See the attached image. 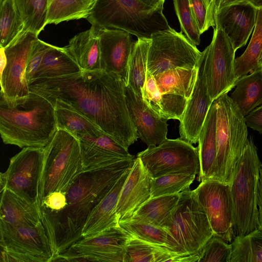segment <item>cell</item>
I'll return each instance as SVG.
<instances>
[{
  "label": "cell",
  "mask_w": 262,
  "mask_h": 262,
  "mask_svg": "<svg viewBox=\"0 0 262 262\" xmlns=\"http://www.w3.org/2000/svg\"><path fill=\"white\" fill-rule=\"evenodd\" d=\"M1 249L31 258L34 262H50V242L41 221L36 225H13L0 221Z\"/></svg>",
  "instance_id": "16"
},
{
  "label": "cell",
  "mask_w": 262,
  "mask_h": 262,
  "mask_svg": "<svg viewBox=\"0 0 262 262\" xmlns=\"http://www.w3.org/2000/svg\"><path fill=\"white\" fill-rule=\"evenodd\" d=\"M80 71L79 66L63 47L60 48L50 44L34 80L62 77L75 74Z\"/></svg>",
  "instance_id": "30"
},
{
  "label": "cell",
  "mask_w": 262,
  "mask_h": 262,
  "mask_svg": "<svg viewBox=\"0 0 262 262\" xmlns=\"http://www.w3.org/2000/svg\"><path fill=\"white\" fill-rule=\"evenodd\" d=\"M80 146L83 170L108 165L134 156L128 149L103 132L97 135L78 137Z\"/></svg>",
  "instance_id": "22"
},
{
  "label": "cell",
  "mask_w": 262,
  "mask_h": 262,
  "mask_svg": "<svg viewBox=\"0 0 262 262\" xmlns=\"http://www.w3.org/2000/svg\"><path fill=\"white\" fill-rule=\"evenodd\" d=\"M125 262H172L179 253L129 234L125 243Z\"/></svg>",
  "instance_id": "32"
},
{
  "label": "cell",
  "mask_w": 262,
  "mask_h": 262,
  "mask_svg": "<svg viewBox=\"0 0 262 262\" xmlns=\"http://www.w3.org/2000/svg\"><path fill=\"white\" fill-rule=\"evenodd\" d=\"M127 106L138 137L148 146L158 145L167 139L168 120L161 117L128 86L125 88Z\"/></svg>",
  "instance_id": "19"
},
{
  "label": "cell",
  "mask_w": 262,
  "mask_h": 262,
  "mask_svg": "<svg viewBox=\"0 0 262 262\" xmlns=\"http://www.w3.org/2000/svg\"><path fill=\"white\" fill-rule=\"evenodd\" d=\"M259 229L262 231V165L260 170L259 186L258 196Z\"/></svg>",
  "instance_id": "46"
},
{
  "label": "cell",
  "mask_w": 262,
  "mask_h": 262,
  "mask_svg": "<svg viewBox=\"0 0 262 262\" xmlns=\"http://www.w3.org/2000/svg\"><path fill=\"white\" fill-rule=\"evenodd\" d=\"M230 262H262V231L257 229L231 242Z\"/></svg>",
  "instance_id": "37"
},
{
  "label": "cell",
  "mask_w": 262,
  "mask_h": 262,
  "mask_svg": "<svg viewBox=\"0 0 262 262\" xmlns=\"http://www.w3.org/2000/svg\"><path fill=\"white\" fill-rule=\"evenodd\" d=\"M195 175L189 172H173L151 178L150 198L181 193L189 188Z\"/></svg>",
  "instance_id": "40"
},
{
  "label": "cell",
  "mask_w": 262,
  "mask_h": 262,
  "mask_svg": "<svg viewBox=\"0 0 262 262\" xmlns=\"http://www.w3.org/2000/svg\"><path fill=\"white\" fill-rule=\"evenodd\" d=\"M216 108L212 103L199 135L198 146L200 173L199 181L213 180L217 156L216 141Z\"/></svg>",
  "instance_id": "26"
},
{
  "label": "cell",
  "mask_w": 262,
  "mask_h": 262,
  "mask_svg": "<svg viewBox=\"0 0 262 262\" xmlns=\"http://www.w3.org/2000/svg\"><path fill=\"white\" fill-rule=\"evenodd\" d=\"M262 58V52H261V56H260V59Z\"/></svg>",
  "instance_id": "52"
},
{
  "label": "cell",
  "mask_w": 262,
  "mask_h": 262,
  "mask_svg": "<svg viewBox=\"0 0 262 262\" xmlns=\"http://www.w3.org/2000/svg\"><path fill=\"white\" fill-rule=\"evenodd\" d=\"M262 52V9L257 10L254 32L244 53L235 59V73L237 79L259 68Z\"/></svg>",
  "instance_id": "35"
},
{
  "label": "cell",
  "mask_w": 262,
  "mask_h": 262,
  "mask_svg": "<svg viewBox=\"0 0 262 262\" xmlns=\"http://www.w3.org/2000/svg\"><path fill=\"white\" fill-rule=\"evenodd\" d=\"M0 221L13 225H36L41 221L38 202H31L9 189L1 192Z\"/></svg>",
  "instance_id": "27"
},
{
  "label": "cell",
  "mask_w": 262,
  "mask_h": 262,
  "mask_svg": "<svg viewBox=\"0 0 262 262\" xmlns=\"http://www.w3.org/2000/svg\"><path fill=\"white\" fill-rule=\"evenodd\" d=\"M192 191L204 210L213 234L231 242L234 234L230 185L209 180L201 182Z\"/></svg>",
  "instance_id": "14"
},
{
  "label": "cell",
  "mask_w": 262,
  "mask_h": 262,
  "mask_svg": "<svg viewBox=\"0 0 262 262\" xmlns=\"http://www.w3.org/2000/svg\"><path fill=\"white\" fill-rule=\"evenodd\" d=\"M152 178L173 172L200 173L198 148L181 138L166 139L137 154Z\"/></svg>",
  "instance_id": "10"
},
{
  "label": "cell",
  "mask_w": 262,
  "mask_h": 262,
  "mask_svg": "<svg viewBox=\"0 0 262 262\" xmlns=\"http://www.w3.org/2000/svg\"><path fill=\"white\" fill-rule=\"evenodd\" d=\"M232 251L231 244L213 235L201 249L198 262H230Z\"/></svg>",
  "instance_id": "41"
},
{
  "label": "cell",
  "mask_w": 262,
  "mask_h": 262,
  "mask_svg": "<svg viewBox=\"0 0 262 262\" xmlns=\"http://www.w3.org/2000/svg\"><path fill=\"white\" fill-rule=\"evenodd\" d=\"M119 224L131 235L173 251L168 234L165 229L133 217L121 221Z\"/></svg>",
  "instance_id": "38"
},
{
  "label": "cell",
  "mask_w": 262,
  "mask_h": 262,
  "mask_svg": "<svg viewBox=\"0 0 262 262\" xmlns=\"http://www.w3.org/2000/svg\"><path fill=\"white\" fill-rule=\"evenodd\" d=\"M245 0H213L214 12L223 8L242 3Z\"/></svg>",
  "instance_id": "47"
},
{
  "label": "cell",
  "mask_w": 262,
  "mask_h": 262,
  "mask_svg": "<svg viewBox=\"0 0 262 262\" xmlns=\"http://www.w3.org/2000/svg\"><path fill=\"white\" fill-rule=\"evenodd\" d=\"M129 234L120 225L106 229L95 235L82 238L51 261H68L76 256L89 261L125 262V243Z\"/></svg>",
  "instance_id": "15"
},
{
  "label": "cell",
  "mask_w": 262,
  "mask_h": 262,
  "mask_svg": "<svg viewBox=\"0 0 262 262\" xmlns=\"http://www.w3.org/2000/svg\"><path fill=\"white\" fill-rule=\"evenodd\" d=\"M97 0H48L47 25L86 18Z\"/></svg>",
  "instance_id": "34"
},
{
  "label": "cell",
  "mask_w": 262,
  "mask_h": 262,
  "mask_svg": "<svg viewBox=\"0 0 262 262\" xmlns=\"http://www.w3.org/2000/svg\"><path fill=\"white\" fill-rule=\"evenodd\" d=\"M24 25V32L38 35L47 25L48 0H13Z\"/></svg>",
  "instance_id": "36"
},
{
  "label": "cell",
  "mask_w": 262,
  "mask_h": 262,
  "mask_svg": "<svg viewBox=\"0 0 262 262\" xmlns=\"http://www.w3.org/2000/svg\"><path fill=\"white\" fill-rule=\"evenodd\" d=\"M198 71V65L194 68H178L154 76L146 75L144 93L178 95L189 99Z\"/></svg>",
  "instance_id": "23"
},
{
  "label": "cell",
  "mask_w": 262,
  "mask_h": 262,
  "mask_svg": "<svg viewBox=\"0 0 262 262\" xmlns=\"http://www.w3.org/2000/svg\"><path fill=\"white\" fill-rule=\"evenodd\" d=\"M49 45L38 38L35 42L28 58L26 70V79L29 84L34 79L44 54Z\"/></svg>",
  "instance_id": "44"
},
{
  "label": "cell",
  "mask_w": 262,
  "mask_h": 262,
  "mask_svg": "<svg viewBox=\"0 0 262 262\" xmlns=\"http://www.w3.org/2000/svg\"><path fill=\"white\" fill-rule=\"evenodd\" d=\"M38 38L35 33L25 31L6 48H1L4 64L1 69L0 92L8 100L25 98L30 93L26 70L29 56Z\"/></svg>",
  "instance_id": "12"
},
{
  "label": "cell",
  "mask_w": 262,
  "mask_h": 262,
  "mask_svg": "<svg viewBox=\"0 0 262 262\" xmlns=\"http://www.w3.org/2000/svg\"><path fill=\"white\" fill-rule=\"evenodd\" d=\"M81 71L101 70L99 27H91L80 32L63 47Z\"/></svg>",
  "instance_id": "25"
},
{
  "label": "cell",
  "mask_w": 262,
  "mask_h": 262,
  "mask_svg": "<svg viewBox=\"0 0 262 262\" xmlns=\"http://www.w3.org/2000/svg\"><path fill=\"white\" fill-rule=\"evenodd\" d=\"M163 9L140 0H97L86 19L93 26L122 30L138 38H151L154 33L170 28Z\"/></svg>",
  "instance_id": "5"
},
{
  "label": "cell",
  "mask_w": 262,
  "mask_h": 262,
  "mask_svg": "<svg viewBox=\"0 0 262 262\" xmlns=\"http://www.w3.org/2000/svg\"><path fill=\"white\" fill-rule=\"evenodd\" d=\"M217 156L213 180L230 184L248 139L245 116L227 93L214 100Z\"/></svg>",
  "instance_id": "6"
},
{
  "label": "cell",
  "mask_w": 262,
  "mask_h": 262,
  "mask_svg": "<svg viewBox=\"0 0 262 262\" xmlns=\"http://www.w3.org/2000/svg\"><path fill=\"white\" fill-rule=\"evenodd\" d=\"M165 229L173 251L179 254L199 255L214 235L204 210L189 188L181 192L171 221Z\"/></svg>",
  "instance_id": "8"
},
{
  "label": "cell",
  "mask_w": 262,
  "mask_h": 262,
  "mask_svg": "<svg viewBox=\"0 0 262 262\" xmlns=\"http://www.w3.org/2000/svg\"><path fill=\"white\" fill-rule=\"evenodd\" d=\"M83 171L78 138L66 130L57 129L44 147L38 204L49 194L63 191Z\"/></svg>",
  "instance_id": "7"
},
{
  "label": "cell",
  "mask_w": 262,
  "mask_h": 262,
  "mask_svg": "<svg viewBox=\"0 0 262 262\" xmlns=\"http://www.w3.org/2000/svg\"><path fill=\"white\" fill-rule=\"evenodd\" d=\"M135 159L133 156L84 170L63 191L55 192L52 209L41 215L51 244L52 259L82 238V229L91 212L132 167Z\"/></svg>",
  "instance_id": "2"
},
{
  "label": "cell",
  "mask_w": 262,
  "mask_h": 262,
  "mask_svg": "<svg viewBox=\"0 0 262 262\" xmlns=\"http://www.w3.org/2000/svg\"><path fill=\"white\" fill-rule=\"evenodd\" d=\"M29 86L51 102L60 100L71 106L127 149L138 138L128 113L126 84L117 73L102 69L80 71L35 79Z\"/></svg>",
  "instance_id": "1"
},
{
  "label": "cell",
  "mask_w": 262,
  "mask_h": 262,
  "mask_svg": "<svg viewBox=\"0 0 262 262\" xmlns=\"http://www.w3.org/2000/svg\"><path fill=\"white\" fill-rule=\"evenodd\" d=\"M230 97L244 116L262 104V68L237 79Z\"/></svg>",
  "instance_id": "28"
},
{
  "label": "cell",
  "mask_w": 262,
  "mask_h": 262,
  "mask_svg": "<svg viewBox=\"0 0 262 262\" xmlns=\"http://www.w3.org/2000/svg\"><path fill=\"white\" fill-rule=\"evenodd\" d=\"M180 195L181 193H179L150 198L136 211L132 217L165 229L171 221Z\"/></svg>",
  "instance_id": "29"
},
{
  "label": "cell",
  "mask_w": 262,
  "mask_h": 262,
  "mask_svg": "<svg viewBox=\"0 0 262 262\" xmlns=\"http://www.w3.org/2000/svg\"><path fill=\"white\" fill-rule=\"evenodd\" d=\"M131 168L122 175L93 209L82 229V238L90 237L106 229L119 226L116 212L117 205L121 189Z\"/></svg>",
  "instance_id": "24"
},
{
  "label": "cell",
  "mask_w": 262,
  "mask_h": 262,
  "mask_svg": "<svg viewBox=\"0 0 262 262\" xmlns=\"http://www.w3.org/2000/svg\"><path fill=\"white\" fill-rule=\"evenodd\" d=\"M204 50L206 85L210 98L214 101L235 86V51L230 39L217 25L210 44Z\"/></svg>",
  "instance_id": "11"
},
{
  "label": "cell",
  "mask_w": 262,
  "mask_h": 262,
  "mask_svg": "<svg viewBox=\"0 0 262 262\" xmlns=\"http://www.w3.org/2000/svg\"><path fill=\"white\" fill-rule=\"evenodd\" d=\"M174 9L179 19L181 32L193 45H199L200 35L193 16L189 0H173Z\"/></svg>",
  "instance_id": "42"
},
{
  "label": "cell",
  "mask_w": 262,
  "mask_h": 262,
  "mask_svg": "<svg viewBox=\"0 0 262 262\" xmlns=\"http://www.w3.org/2000/svg\"><path fill=\"white\" fill-rule=\"evenodd\" d=\"M258 66L259 68H262V58L258 61Z\"/></svg>",
  "instance_id": "50"
},
{
  "label": "cell",
  "mask_w": 262,
  "mask_h": 262,
  "mask_svg": "<svg viewBox=\"0 0 262 262\" xmlns=\"http://www.w3.org/2000/svg\"><path fill=\"white\" fill-rule=\"evenodd\" d=\"M24 32V25L13 0L0 5V46L5 48Z\"/></svg>",
  "instance_id": "39"
},
{
  "label": "cell",
  "mask_w": 262,
  "mask_h": 262,
  "mask_svg": "<svg viewBox=\"0 0 262 262\" xmlns=\"http://www.w3.org/2000/svg\"><path fill=\"white\" fill-rule=\"evenodd\" d=\"M5 0H0V5H1Z\"/></svg>",
  "instance_id": "51"
},
{
  "label": "cell",
  "mask_w": 262,
  "mask_h": 262,
  "mask_svg": "<svg viewBox=\"0 0 262 262\" xmlns=\"http://www.w3.org/2000/svg\"><path fill=\"white\" fill-rule=\"evenodd\" d=\"M151 38H140L135 42L128 62V82L139 97L143 98L146 80L148 54Z\"/></svg>",
  "instance_id": "33"
},
{
  "label": "cell",
  "mask_w": 262,
  "mask_h": 262,
  "mask_svg": "<svg viewBox=\"0 0 262 262\" xmlns=\"http://www.w3.org/2000/svg\"><path fill=\"white\" fill-rule=\"evenodd\" d=\"M262 164L251 136L248 138L230 183L234 237L258 229V196Z\"/></svg>",
  "instance_id": "4"
},
{
  "label": "cell",
  "mask_w": 262,
  "mask_h": 262,
  "mask_svg": "<svg viewBox=\"0 0 262 262\" xmlns=\"http://www.w3.org/2000/svg\"><path fill=\"white\" fill-rule=\"evenodd\" d=\"M257 9H262V0H245Z\"/></svg>",
  "instance_id": "49"
},
{
  "label": "cell",
  "mask_w": 262,
  "mask_h": 262,
  "mask_svg": "<svg viewBox=\"0 0 262 262\" xmlns=\"http://www.w3.org/2000/svg\"><path fill=\"white\" fill-rule=\"evenodd\" d=\"M54 106L57 129L66 130L76 137L81 135H97L102 132L83 115L64 102L55 100Z\"/></svg>",
  "instance_id": "31"
},
{
  "label": "cell",
  "mask_w": 262,
  "mask_h": 262,
  "mask_svg": "<svg viewBox=\"0 0 262 262\" xmlns=\"http://www.w3.org/2000/svg\"><path fill=\"white\" fill-rule=\"evenodd\" d=\"M130 34L122 30L99 27L101 69L118 74L126 86L129 59L135 42Z\"/></svg>",
  "instance_id": "18"
},
{
  "label": "cell",
  "mask_w": 262,
  "mask_h": 262,
  "mask_svg": "<svg viewBox=\"0 0 262 262\" xmlns=\"http://www.w3.org/2000/svg\"><path fill=\"white\" fill-rule=\"evenodd\" d=\"M151 177L137 157L121 189L116 212L120 222L131 218L151 196Z\"/></svg>",
  "instance_id": "20"
},
{
  "label": "cell",
  "mask_w": 262,
  "mask_h": 262,
  "mask_svg": "<svg viewBox=\"0 0 262 262\" xmlns=\"http://www.w3.org/2000/svg\"><path fill=\"white\" fill-rule=\"evenodd\" d=\"M205 52L198 64L195 85L185 110L180 120V138L191 143L198 142L199 137L213 102L208 93L204 71Z\"/></svg>",
  "instance_id": "17"
},
{
  "label": "cell",
  "mask_w": 262,
  "mask_h": 262,
  "mask_svg": "<svg viewBox=\"0 0 262 262\" xmlns=\"http://www.w3.org/2000/svg\"><path fill=\"white\" fill-rule=\"evenodd\" d=\"M57 130L54 105L31 92L26 98L8 100L0 92V133L3 142L20 148L45 147Z\"/></svg>",
  "instance_id": "3"
},
{
  "label": "cell",
  "mask_w": 262,
  "mask_h": 262,
  "mask_svg": "<svg viewBox=\"0 0 262 262\" xmlns=\"http://www.w3.org/2000/svg\"><path fill=\"white\" fill-rule=\"evenodd\" d=\"M245 118L248 127L262 134V105L255 108Z\"/></svg>",
  "instance_id": "45"
},
{
  "label": "cell",
  "mask_w": 262,
  "mask_h": 262,
  "mask_svg": "<svg viewBox=\"0 0 262 262\" xmlns=\"http://www.w3.org/2000/svg\"><path fill=\"white\" fill-rule=\"evenodd\" d=\"M201 52L182 33L171 28L154 33L148 50L146 75L154 76L178 68H194Z\"/></svg>",
  "instance_id": "9"
},
{
  "label": "cell",
  "mask_w": 262,
  "mask_h": 262,
  "mask_svg": "<svg viewBox=\"0 0 262 262\" xmlns=\"http://www.w3.org/2000/svg\"><path fill=\"white\" fill-rule=\"evenodd\" d=\"M44 147H26L10 160L7 170L1 172V192L6 189L31 202H38V186Z\"/></svg>",
  "instance_id": "13"
},
{
  "label": "cell",
  "mask_w": 262,
  "mask_h": 262,
  "mask_svg": "<svg viewBox=\"0 0 262 262\" xmlns=\"http://www.w3.org/2000/svg\"><path fill=\"white\" fill-rule=\"evenodd\" d=\"M145 4L154 8L163 7L165 0H140Z\"/></svg>",
  "instance_id": "48"
},
{
  "label": "cell",
  "mask_w": 262,
  "mask_h": 262,
  "mask_svg": "<svg viewBox=\"0 0 262 262\" xmlns=\"http://www.w3.org/2000/svg\"><path fill=\"white\" fill-rule=\"evenodd\" d=\"M257 10L245 1L214 12L215 25L227 35L235 51L247 43L255 26Z\"/></svg>",
  "instance_id": "21"
},
{
  "label": "cell",
  "mask_w": 262,
  "mask_h": 262,
  "mask_svg": "<svg viewBox=\"0 0 262 262\" xmlns=\"http://www.w3.org/2000/svg\"><path fill=\"white\" fill-rule=\"evenodd\" d=\"M190 7L200 33L215 27L213 0H189Z\"/></svg>",
  "instance_id": "43"
}]
</instances>
